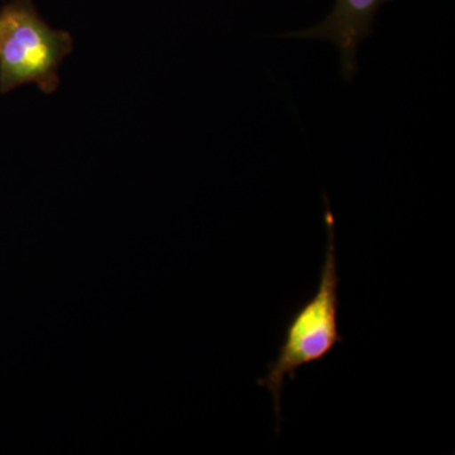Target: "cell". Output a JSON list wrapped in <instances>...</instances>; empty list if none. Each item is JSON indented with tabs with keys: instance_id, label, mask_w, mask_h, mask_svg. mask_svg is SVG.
Here are the masks:
<instances>
[{
	"instance_id": "cell-1",
	"label": "cell",
	"mask_w": 455,
	"mask_h": 455,
	"mask_svg": "<svg viewBox=\"0 0 455 455\" xmlns=\"http://www.w3.org/2000/svg\"><path fill=\"white\" fill-rule=\"evenodd\" d=\"M325 202V227L328 242L324 263L320 272L315 295L293 313L284 329L283 341L277 358L268 364L267 374L257 383L267 388L274 403L277 431L281 427V394L286 379H295L299 368L323 362L338 344L343 343L339 333V275L335 256V221L328 196Z\"/></svg>"
},
{
	"instance_id": "cell-2",
	"label": "cell",
	"mask_w": 455,
	"mask_h": 455,
	"mask_svg": "<svg viewBox=\"0 0 455 455\" xmlns=\"http://www.w3.org/2000/svg\"><path fill=\"white\" fill-rule=\"evenodd\" d=\"M68 32L51 28L27 0L0 12V92L36 84L46 94L59 86V68L73 51Z\"/></svg>"
},
{
	"instance_id": "cell-3",
	"label": "cell",
	"mask_w": 455,
	"mask_h": 455,
	"mask_svg": "<svg viewBox=\"0 0 455 455\" xmlns=\"http://www.w3.org/2000/svg\"><path fill=\"white\" fill-rule=\"evenodd\" d=\"M387 2L390 0H337L331 13L319 25L280 37L331 42L339 50L341 76L350 82L357 73L359 46L372 35L374 16Z\"/></svg>"
}]
</instances>
